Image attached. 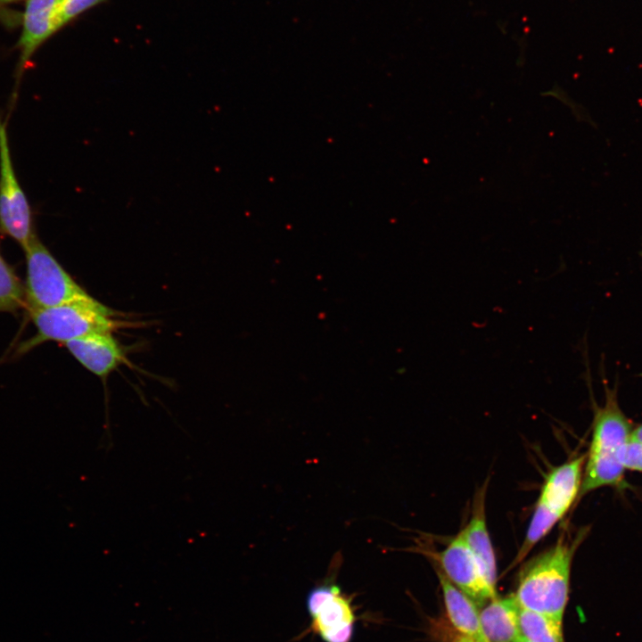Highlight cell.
I'll return each instance as SVG.
<instances>
[{
  "label": "cell",
  "mask_w": 642,
  "mask_h": 642,
  "mask_svg": "<svg viewBox=\"0 0 642 642\" xmlns=\"http://www.w3.org/2000/svg\"><path fill=\"white\" fill-rule=\"evenodd\" d=\"M307 608L314 631L325 642L351 640L356 617L350 600L336 584L325 581L311 589Z\"/></svg>",
  "instance_id": "cell-6"
},
{
  "label": "cell",
  "mask_w": 642,
  "mask_h": 642,
  "mask_svg": "<svg viewBox=\"0 0 642 642\" xmlns=\"http://www.w3.org/2000/svg\"><path fill=\"white\" fill-rule=\"evenodd\" d=\"M630 439L642 442V424L637 426L631 431Z\"/></svg>",
  "instance_id": "cell-19"
},
{
  "label": "cell",
  "mask_w": 642,
  "mask_h": 642,
  "mask_svg": "<svg viewBox=\"0 0 642 642\" xmlns=\"http://www.w3.org/2000/svg\"><path fill=\"white\" fill-rule=\"evenodd\" d=\"M605 395L604 406L595 412L580 497L604 486L622 483V454L630 437L631 424L618 405L615 390L606 388Z\"/></svg>",
  "instance_id": "cell-2"
},
{
  "label": "cell",
  "mask_w": 642,
  "mask_h": 642,
  "mask_svg": "<svg viewBox=\"0 0 642 642\" xmlns=\"http://www.w3.org/2000/svg\"><path fill=\"white\" fill-rule=\"evenodd\" d=\"M0 230L24 250L37 236L28 198L18 180L6 124L0 116Z\"/></svg>",
  "instance_id": "cell-5"
},
{
  "label": "cell",
  "mask_w": 642,
  "mask_h": 642,
  "mask_svg": "<svg viewBox=\"0 0 642 642\" xmlns=\"http://www.w3.org/2000/svg\"><path fill=\"white\" fill-rule=\"evenodd\" d=\"M588 528L563 529L556 543L523 567L513 595L521 608L564 618L569 599L572 562Z\"/></svg>",
  "instance_id": "cell-1"
},
{
  "label": "cell",
  "mask_w": 642,
  "mask_h": 642,
  "mask_svg": "<svg viewBox=\"0 0 642 642\" xmlns=\"http://www.w3.org/2000/svg\"><path fill=\"white\" fill-rule=\"evenodd\" d=\"M13 1H17V0H0V2H5V3H7V2H13Z\"/></svg>",
  "instance_id": "cell-21"
},
{
  "label": "cell",
  "mask_w": 642,
  "mask_h": 642,
  "mask_svg": "<svg viewBox=\"0 0 642 642\" xmlns=\"http://www.w3.org/2000/svg\"><path fill=\"white\" fill-rule=\"evenodd\" d=\"M479 611L482 632L488 642H520L518 605L514 596L496 597Z\"/></svg>",
  "instance_id": "cell-12"
},
{
  "label": "cell",
  "mask_w": 642,
  "mask_h": 642,
  "mask_svg": "<svg viewBox=\"0 0 642 642\" xmlns=\"http://www.w3.org/2000/svg\"><path fill=\"white\" fill-rule=\"evenodd\" d=\"M61 0H27L22 31L17 47L16 87L37 48L60 29L56 12Z\"/></svg>",
  "instance_id": "cell-8"
},
{
  "label": "cell",
  "mask_w": 642,
  "mask_h": 642,
  "mask_svg": "<svg viewBox=\"0 0 642 642\" xmlns=\"http://www.w3.org/2000/svg\"><path fill=\"white\" fill-rule=\"evenodd\" d=\"M64 345L81 366L101 378H106L126 359V350L112 333L89 334Z\"/></svg>",
  "instance_id": "cell-10"
},
{
  "label": "cell",
  "mask_w": 642,
  "mask_h": 642,
  "mask_svg": "<svg viewBox=\"0 0 642 642\" xmlns=\"http://www.w3.org/2000/svg\"><path fill=\"white\" fill-rule=\"evenodd\" d=\"M103 0H61L57 7L56 18L61 28L65 23L99 4Z\"/></svg>",
  "instance_id": "cell-17"
},
{
  "label": "cell",
  "mask_w": 642,
  "mask_h": 642,
  "mask_svg": "<svg viewBox=\"0 0 642 642\" xmlns=\"http://www.w3.org/2000/svg\"><path fill=\"white\" fill-rule=\"evenodd\" d=\"M26 308L29 312L89 295L36 236L23 250Z\"/></svg>",
  "instance_id": "cell-4"
},
{
  "label": "cell",
  "mask_w": 642,
  "mask_h": 642,
  "mask_svg": "<svg viewBox=\"0 0 642 642\" xmlns=\"http://www.w3.org/2000/svg\"><path fill=\"white\" fill-rule=\"evenodd\" d=\"M622 465L625 469L642 472V442L629 440L623 450Z\"/></svg>",
  "instance_id": "cell-18"
},
{
  "label": "cell",
  "mask_w": 642,
  "mask_h": 642,
  "mask_svg": "<svg viewBox=\"0 0 642 642\" xmlns=\"http://www.w3.org/2000/svg\"><path fill=\"white\" fill-rule=\"evenodd\" d=\"M586 456L554 468L546 477L537 503L563 518L576 501L582 482Z\"/></svg>",
  "instance_id": "cell-9"
},
{
  "label": "cell",
  "mask_w": 642,
  "mask_h": 642,
  "mask_svg": "<svg viewBox=\"0 0 642 642\" xmlns=\"http://www.w3.org/2000/svg\"><path fill=\"white\" fill-rule=\"evenodd\" d=\"M37 333L24 343L21 352L45 342H68L84 336L112 333L120 326L115 311L91 295L29 312Z\"/></svg>",
  "instance_id": "cell-3"
},
{
  "label": "cell",
  "mask_w": 642,
  "mask_h": 642,
  "mask_svg": "<svg viewBox=\"0 0 642 642\" xmlns=\"http://www.w3.org/2000/svg\"><path fill=\"white\" fill-rule=\"evenodd\" d=\"M560 520L557 515L536 503L527 532L513 564L522 562Z\"/></svg>",
  "instance_id": "cell-16"
},
{
  "label": "cell",
  "mask_w": 642,
  "mask_h": 642,
  "mask_svg": "<svg viewBox=\"0 0 642 642\" xmlns=\"http://www.w3.org/2000/svg\"><path fill=\"white\" fill-rule=\"evenodd\" d=\"M432 556L449 580L476 604L483 605L498 596L461 532L442 551Z\"/></svg>",
  "instance_id": "cell-7"
},
{
  "label": "cell",
  "mask_w": 642,
  "mask_h": 642,
  "mask_svg": "<svg viewBox=\"0 0 642 642\" xmlns=\"http://www.w3.org/2000/svg\"><path fill=\"white\" fill-rule=\"evenodd\" d=\"M518 621L522 638L529 642H564L562 620L520 607Z\"/></svg>",
  "instance_id": "cell-14"
},
{
  "label": "cell",
  "mask_w": 642,
  "mask_h": 642,
  "mask_svg": "<svg viewBox=\"0 0 642 642\" xmlns=\"http://www.w3.org/2000/svg\"><path fill=\"white\" fill-rule=\"evenodd\" d=\"M26 308L25 285L0 252V312L16 313Z\"/></svg>",
  "instance_id": "cell-15"
},
{
  "label": "cell",
  "mask_w": 642,
  "mask_h": 642,
  "mask_svg": "<svg viewBox=\"0 0 642 642\" xmlns=\"http://www.w3.org/2000/svg\"><path fill=\"white\" fill-rule=\"evenodd\" d=\"M486 489L487 484H484L475 493L470 520L460 532L478 560L486 579L492 587L496 588V559L485 515Z\"/></svg>",
  "instance_id": "cell-11"
},
{
  "label": "cell",
  "mask_w": 642,
  "mask_h": 642,
  "mask_svg": "<svg viewBox=\"0 0 642 642\" xmlns=\"http://www.w3.org/2000/svg\"><path fill=\"white\" fill-rule=\"evenodd\" d=\"M449 621L461 636L473 642H488L482 632L476 603L437 569Z\"/></svg>",
  "instance_id": "cell-13"
},
{
  "label": "cell",
  "mask_w": 642,
  "mask_h": 642,
  "mask_svg": "<svg viewBox=\"0 0 642 642\" xmlns=\"http://www.w3.org/2000/svg\"><path fill=\"white\" fill-rule=\"evenodd\" d=\"M453 642H473V640L469 639L466 637L464 636H458Z\"/></svg>",
  "instance_id": "cell-20"
},
{
  "label": "cell",
  "mask_w": 642,
  "mask_h": 642,
  "mask_svg": "<svg viewBox=\"0 0 642 642\" xmlns=\"http://www.w3.org/2000/svg\"><path fill=\"white\" fill-rule=\"evenodd\" d=\"M520 642H529V641H527V640H525L524 638H522V639L520 640Z\"/></svg>",
  "instance_id": "cell-22"
}]
</instances>
